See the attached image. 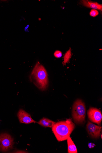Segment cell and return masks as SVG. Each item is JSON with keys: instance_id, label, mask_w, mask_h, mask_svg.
I'll use <instances>...</instances> for the list:
<instances>
[{"instance_id": "1", "label": "cell", "mask_w": 102, "mask_h": 153, "mask_svg": "<svg viewBox=\"0 0 102 153\" xmlns=\"http://www.w3.org/2000/svg\"><path fill=\"white\" fill-rule=\"evenodd\" d=\"M75 128V124L70 119L55 123L52 131L58 141L66 140Z\"/></svg>"}, {"instance_id": "2", "label": "cell", "mask_w": 102, "mask_h": 153, "mask_svg": "<svg viewBox=\"0 0 102 153\" xmlns=\"http://www.w3.org/2000/svg\"><path fill=\"white\" fill-rule=\"evenodd\" d=\"M30 79L39 89L45 91L48 85V74L46 69L39 62L37 63L31 74Z\"/></svg>"}, {"instance_id": "3", "label": "cell", "mask_w": 102, "mask_h": 153, "mask_svg": "<svg viewBox=\"0 0 102 153\" xmlns=\"http://www.w3.org/2000/svg\"><path fill=\"white\" fill-rule=\"evenodd\" d=\"M86 108L84 103L81 100H77L74 103L72 110V116L75 122L82 124L85 121Z\"/></svg>"}, {"instance_id": "4", "label": "cell", "mask_w": 102, "mask_h": 153, "mask_svg": "<svg viewBox=\"0 0 102 153\" xmlns=\"http://www.w3.org/2000/svg\"><path fill=\"white\" fill-rule=\"evenodd\" d=\"M13 140L9 134L4 133L0 135V151L6 152L13 149Z\"/></svg>"}, {"instance_id": "5", "label": "cell", "mask_w": 102, "mask_h": 153, "mask_svg": "<svg viewBox=\"0 0 102 153\" xmlns=\"http://www.w3.org/2000/svg\"><path fill=\"white\" fill-rule=\"evenodd\" d=\"M87 115L89 120L94 123L100 125L102 121L101 112L99 109L94 108H91L87 111Z\"/></svg>"}, {"instance_id": "6", "label": "cell", "mask_w": 102, "mask_h": 153, "mask_svg": "<svg viewBox=\"0 0 102 153\" xmlns=\"http://www.w3.org/2000/svg\"><path fill=\"white\" fill-rule=\"evenodd\" d=\"M102 127L88 121L86 125V130L89 134L92 137L98 138L101 135Z\"/></svg>"}, {"instance_id": "7", "label": "cell", "mask_w": 102, "mask_h": 153, "mask_svg": "<svg viewBox=\"0 0 102 153\" xmlns=\"http://www.w3.org/2000/svg\"><path fill=\"white\" fill-rule=\"evenodd\" d=\"M18 117L21 123L26 124L36 122L31 117V115L22 109H20L18 114Z\"/></svg>"}, {"instance_id": "8", "label": "cell", "mask_w": 102, "mask_h": 153, "mask_svg": "<svg viewBox=\"0 0 102 153\" xmlns=\"http://www.w3.org/2000/svg\"><path fill=\"white\" fill-rule=\"evenodd\" d=\"M80 4L83 6L93 9L98 10L101 11L102 10V5L96 2H92L88 0H83L80 1Z\"/></svg>"}, {"instance_id": "9", "label": "cell", "mask_w": 102, "mask_h": 153, "mask_svg": "<svg viewBox=\"0 0 102 153\" xmlns=\"http://www.w3.org/2000/svg\"><path fill=\"white\" fill-rule=\"evenodd\" d=\"M56 123L47 118L41 119L38 123L40 126L45 127L52 128Z\"/></svg>"}, {"instance_id": "10", "label": "cell", "mask_w": 102, "mask_h": 153, "mask_svg": "<svg viewBox=\"0 0 102 153\" xmlns=\"http://www.w3.org/2000/svg\"><path fill=\"white\" fill-rule=\"evenodd\" d=\"M68 152L69 153H77L76 146L71 137H69L67 139Z\"/></svg>"}, {"instance_id": "11", "label": "cell", "mask_w": 102, "mask_h": 153, "mask_svg": "<svg viewBox=\"0 0 102 153\" xmlns=\"http://www.w3.org/2000/svg\"><path fill=\"white\" fill-rule=\"evenodd\" d=\"M71 50L70 49L68 50L65 55L64 57V61L63 62V65H65L66 64L69 62L71 57Z\"/></svg>"}, {"instance_id": "12", "label": "cell", "mask_w": 102, "mask_h": 153, "mask_svg": "<svg viewBox=\"0 0 102 153\" xmlns=\"http://www.w3.org/2000/svg\"><path fill=\"white\" fill-rule=\"evenodd\" d=\"M99 14L98 11L95 9H92L91 11L90 15L91 16L93 17H95Z\"/></svg>"}, {"instance_id": "13", "label": "cell", "mask_w": 102, "mask_h": 153, "mask_svg": "<svg viewBox=\"0 0 102 153\" xmlns=\"http://www.w3.org/2000/svg\"><path fill=\"white\" fill-rule=\"evenodd\" d=\"M54 56L56 58H60L62 56V52L60 51H56L54 53Z\"/></svg>"}, {"instance_id": "14", "label": "cell", "mask_w": 102, "mask_h": 153, "mask_svg": "<svg viewBox=\"0 0 102 153\" xmlns=\"http://www.w3.org/2000/svg\"><path fill=\"white\" fill-rule=\"evenodd\" d=\"M89 147L90 148H93L95 146V145L92 143H90L89 145Z\"/></svg>"}]
</instances>
